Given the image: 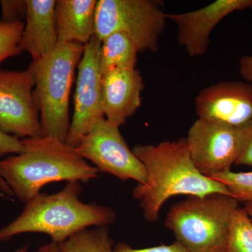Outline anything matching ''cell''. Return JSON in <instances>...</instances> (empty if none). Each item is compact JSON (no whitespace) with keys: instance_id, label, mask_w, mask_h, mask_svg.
<instances>
[{"instance_id":"13","label":"cell","mask_w":252,"mask_h":252,"mask_svg":"<svg viewBox=\"0 0 252 252\" xmlns=\"http://www.w3.org/2000/svg\"><path fill=\"white\" fill-rule=\"evenodd\" d=\"M144 84L138 69H114L102 76L104 117L120 127L140 107Z\"/></svg>"},{"instance_id":"5","label":"cell","mask_w":252,"mask_h":252,"mask_svg":"<svg viewBox=\"0 0 252 252\" xmlns=\"http://www.w3.org/2000/svg\"><path fill=\"white\" fill-rule=\"evenodd\" d=\"M239 205L226 194L189 196L170 207L165 226L189 252H225L232 217Z\"/></svg>"},{"instance_id":"27","label":"cell","mask_w":252,"mask_h":252,"mask_svg":"<svg viewBox=\"0 0 252 252\" xmlns=\"http://www.w3.org/2000/svg\"><path fill=\"white\" fill-rule=\"evenodd\" d=\"M244 208L246 210L247 213L248 214L249 217L251 219L252 221V203H246L244 205Z\"/></svg>"},{"instance_id":"21","label":"cell","mask_w":252,"mask_h":252,"mask_svg":"<svg viewBox=\"0 0 252 252\" xmlns=\"http://www.w3.org/2000/svg\"><path fill=\"white\" fill-rule=\"evenodd\" d=\"M25 152V146L22 140L16 138L13 136L8 135L0 131V161L2 160L4 156L11 154H22ZM0 189L2 193L7 196H13L12 191L9 186L6 185L5 181L3 180L0 172Z\"/></svg>"},{"instance_id":"26","label":"cell","mask_w":252,"mask_h":252,"mask_svg":"<svg viewBox=\"0 0 252 252\" xmlns=\"http://www.w3.org/2000/svg\"><path fill=\"white\" fill-rule=\"evenodd\" d=\"M36 252H64L61 244L51 242V243L41 245Z\"/></svg>"},{"instance_id":"4","label":"cell","mask_w":252,"mask_h":252,"mask_svg":"<svg viewBox=\"0 0 252 252\" xmlns=\"http://www.w3.org/2000/svg\"><path fill=\"white\" fill-rule=\"evenodd\" d=\"M84 49L77 43L59 44L49 56L31 63L35 76L33 97L42 135L67 140L71 124L69 97Z\"/></svg>"},{"instance_id":"28","label":"cell","mask_w":252,"mask_h":252,"mask_svg":"<svg viewBox=\"0 0 252 252\" xmlns=\"http://www.w3.org/2000/svg\"><path fill=\"white\" fill-rule=\"evenodd\" d=\"M29 244H27V245H24V246L21 247V248H19L17 249V250H15L14 252H28V251H29Z\"/></svg>"},{"instance_id":"3","label":"cell","mask_w":252,"mask_h":252,"mask_svg":"<svg viewBox=\"0 0 252 252\" xmlns=\"http://www.w3.org/2000/svg\"><path fill=\"white\" fill-rule=\"evenodd\" d=\"M79 182H67L58 193H39L25 203L21 215L0 230V242L23 233H43L52 242L61 244L89 227L107 226L115 221L112 208L80 200Z\"/></svg>"},{"instance_id":"24","label":"cell","mask_w":252,"mask_h":252,"mask_svg":"<svg viewBox=\"0 0 252 252\" xmlns=\"http://www.w3.org/2000/svg\"><path fill=\"white\" fill-rule=\"evenodd\" d=\"M114 252H189L179 242L170 245H161L152 248L135 249L131 248L130 245L125 243H118L114 247Z\"/></svg>"},{"instance_id":"22","label":"cell","mask_w":252,"mask_h":252,"mask_svg":"<svg viewBox=\"0 0 252 252\" xmlns=\"http://www.w3.org/2000/svg\"><path fill=\"white\" fill-rule=\"evenodd\" d=\"M240 149L236 165L252 167V119L238 127Z\"/></svg>"},{"instance_id":"6","label":"cell","mask_w":252,"mask_h":252,"mask_svg":"<svg viewBox=\"0 0 252 252\" xmlns=\"http://www.w3.org/2000/svg\"><path fill=\"white\" fill-rule=\"evenodd\" d=\"M157 0H99L94 36L102 41L113 32L125 33L140 53H157L167 14Z\"/></svg>"},{"instance_id":"8","label":"cell","mask_w":252,"mask_h":252,"mask_svg":"<svg viewBox=\"0 0 252 252\" xmlns=\"http://www.w3.org/2000/svg\"><path fill=\"white\" fill-rule=\"evenodd\" d=\"M34 86L31 65L21 71L0 69V131L20 140L42 136Z\"/></svg>"},{"instance_id":"15","label":"cell","mask_w":252,"mask_h":252,"mask_svg":"<svg viewBox=\"0 0 252 252\" xmlns=\"http://www.w3.org/2000/svg\"><path fill=\"white\" fill-rule=\"evenodd\" d=\"M97 0H59L55 8L59 44L86 46L95 33Z\"/></svg>"},{"instance_id":"1","label":"cell","mask_w":252,"mask_h":252,"mask_svg":"<svg viewBox=\"0 0 252 252\" xmlns=\"http://www.w3.org/2000/svg\"><path fill=\"white\" fill-rule=\"evenodd\" d=\"M132 150L147 172L145 183L137 184L132 195L147 221H157L164 204L173 196L202 197L215 193L230 195L223 184L196 168L186 139L165 141L157 145L139 144Z\"/></svg>"},{"instance_id":"7","label":"cell","mask_w":252,"mask_h":252,"mask_svg":"<svg viewBox=\"0 0 252 252\" xmlns=\"http://www.w3.org/2000/svg\"><path fill=\"white\" fill-rule=\"evenodd\" d=\"M75 148L83 158L95 165L99 172L110 174L122 181L145 183L147 172L143 164L129 148L119 127L105 118L92 126Z\"/></svg>"},{"instance_id":"16","label":"cell","mask_w":252,"mask_h":252,"mask_svg":"<svg viewBox=\"0 0 252 252\" xmlns=\"http://www.w3.org/2000/svg\"><path fill=\"white\" fill-rule=\"evenodd\" d=\"M140 53L133 40L125 33L113 32L101 41L99 65L101 74L114 69H135Z\"/></svg>"},{"instance_id":"2","label":"cell","mask_w":252,"mask_h":252,"mask_svg":"<svg viewBox=\"0 0 252 252\" xmlns=\"http://www.w3.org/2000/svg\"><path fill=\"white\" fill-rule=\"evenodd\" d=\"M22 142L23 153L0 161L1 177L19 201L27 203L40 193L43 187L53 182L87 183L98 175V170L65 142L44 135Z\"/></svg>"},{"instance_id":"10","label":"cell","mask_w":252,"mask_h":252,"mask_svg":"<svg viewBox=\"0 0 252 252\" xmlns=\"http://www.w3.org/2000/svg\"><path fill=\"white\" fill-rule=\"evenodd\" d=\"M101 41L94 36L85 46L78 65L74 94V113L66 143L77 147L92 126L104 118L102 74L99 56Z\"/></svg>"},{"instance_id":"14","label":"cell","mask_w":252,"mask_h":252,"mask_svg":"<svg viewBox=\"0 0 252 252\" xmlns=\"http://www.w3.org/2000/svg\"><path fill=\"white\" fill-rule=\"evenodd\" d=\"M26 15L21 51L29 53L32 62L49 56L59 45L55 0H26Z\"/></svg>"},{"instance_id":"11","label":"cell","mask_w":252,"mask_h":252,"mask_svg":"<svg viewBox=\"0 0 252 252\" xmlns=\"http://www.w3.org/2000/svg\"><path fill=\"white\" fill-rule=\"evenodd\" d=\"M198 119L240 127L252 119V84L223 81L205 88L195 99Z\"/></svg>"},{"instance_id":"19","label":"cell","mask_w":252,"mask_h":252,"mask_svg":"<svg viewBox=\"0 0 252 252\" xmlns=\"http://www.w3.org/2000/svg\"><path fill=\"white\" fill-rule=\"evenodd\" d=\"M223 184L239 202L252 203V172H223L207 177Z\"/></svg>"},{"instance_id":"23","label":"cell","mask_w":252,"mask_h":252,"mask_svg":"<svg viewBox=\"0 0 252 252\" xmlns=\"http://www.w3.org/2000/svg\"><path fill=\"white\" fill-rule=\"evenodd\" d=\"M2 22L14 23L23 21L27 15V1L26 0H1L0 1Z\"/></svg>"},{"instance_id":"20","label":"cell","mask_w":252,"mask_h":252,"mask_svg":"<svg viewBox=\"0 0 252 252\" xmlns=\"http://www.w3.org/2000/svg\"><path fill=\"white\" fill-rule=\"evenodd\" d=\"M25 23H4L0 20V64L5 60L22 53L20 44Z\"/></svg>"},{"instance_id":"25","label":"cell","mask_w":252,"mask_h":252,"mask_svg":"<svg viewBox=\"0 0 252 252\" xmlns=\"http://www.w3.org/2000/svg\"><path fill=\"white\" fill-rule=\"evenodd\" d=\"M240 73L244 80L252 83V56H245L240 59Z\"/></svg>"},{"instance_id":"17","label":"cell","mask_w":252,"mask_h":252,"mask_svg":"<svg viewBox=\"0 0 252 252\" xmlns=\"http://www.w3.org/2000/svg\"><path fill=\"white\" fill-rule=\"evenodd\" d=\"M61 245L64 252H114V241L107 226L81 230Z\"/></svg>"},{"instance_id":"12","label":"cell","mask_w":252,"mask_h":252,"mask_svg":"<svg viewBox=\"0 0 252 252\" xmlns=\"http://www.w3.org/2000/svg\"><path fill=\"white\" fill-rule=\"evenodd\" d=\"M246 9L252 10V0H217L195 11L167 14V18L177 26L179 44L194 58L208 51L210 34L223 18Z\"/></svg>"},{"instance_id":"9","label":"cell","mask_w":252,"mask_h":252,"mask_svg":"<svg viewBox=\"0 0 252 252\" xmlns=\"http://www.w3.org/2000/svg\"><path fill=\"white\" fill-rule=\"evenodd\" d=\"M186 141L194 165L207 177L231 170L240 154L238 127L222 123L198 119Z\"/></svg>"},{"instance_id":"18","label":"cell","mask_w":252,"mask_h":252,"mask_svg":"<svg viewBox=\"0 0 252 252\" xmlns=\"http://www.w3.org/2000/svg\"><path fill=\"white\" fill-rule=\"evenodd\" d=\"M225 252H252V221L243 207L232 217Z\"/></svg>"}]
</instances>
